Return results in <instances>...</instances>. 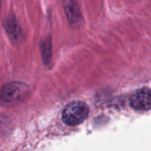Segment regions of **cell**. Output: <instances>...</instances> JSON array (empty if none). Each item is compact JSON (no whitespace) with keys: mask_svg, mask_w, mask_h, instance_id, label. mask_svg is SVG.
Instances as JSON below:
<instances>
[{"mask_svg":"<svg viewBox=\"0 0 151 151\" xmlns=\"http://www.w3.org/2000/svg\"><path fill=\"white\" fill-rule=\"evenodd\" d=\"M88 112L89 109L85 103L72 102L65 107L62 112V119L68 126H77L87 119Z\"/></svg>","mask_w":151,"mask_h":151,"instance_id":"obj_1","label":"cell"},{"mask_svg":"<svg viewBox=\"0 0 151 151\" xmlns=\"http://www.w3.org/2000/svg\"><path fill=\"white\" fill-rule=\"evenodd\" d=\"M131 106L137 111H149L151 109V90L141 88L136 90L130 98Z\"/></svg>","mask_w":151,"mask_h":151,"instance_id":"obj_2","label":"cell"}]
</instances>
